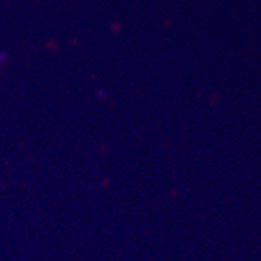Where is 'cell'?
Listing matches in <instances>:
<instances>
[{"instance_id":"obj_1","label":"cell","mask_w":261,"mask_h":261,"mask_svg":"<svg viewBox=\"0 0 261 261\" xmlns=\"http://www.w3.org/2000/svg\"><path fill=\"white\" fill-rule=\"evenodd\" d=\"M5 63H7V54L5 52H0V75H2V70H4Z\"/></svg>"}]
</instances>
